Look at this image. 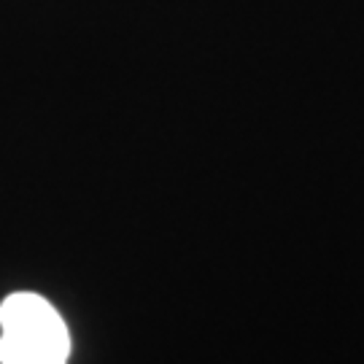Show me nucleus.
Instances as JSON below:
<instances>
[{
	"label": "nucleus",
	"instance_id": "1",
	"mask_svg": "<svg viewBox=\"0 0 364 364\" xmlns=\"http://www.w3.org/2000/svg\"><path fill=\"white\" fill-rule=\"evenodd\" d=\"M0 364H65L70 338L60 313L38 294L19 291L0 305Z\"/></svg>",
	"mask_w": 364,
	"mask_h": 364
}]
</instances>
